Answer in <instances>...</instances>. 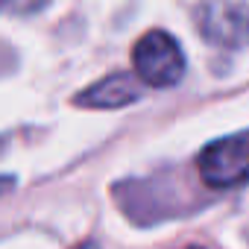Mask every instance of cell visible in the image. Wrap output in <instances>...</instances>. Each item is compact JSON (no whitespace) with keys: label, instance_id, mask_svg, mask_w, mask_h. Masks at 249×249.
Listing matches in <instances>:
<instances>
[{"label":"cell","instance_id":"cell-5","mask_svg":"<svg viewBox=\"0 0 249 249\" xmlns=\"http://www.w3.org/2000/svg\"><path fill=\"white\" fill-rule=\"evenodd\" d=\"M47 3H50V0H3L6 12H12V15H36Z\"/></svg>","mask_w":249,"mask_h":249},{"label":"cell","instance_id":"cell-1","mask_svg":"<svg viewBox=\"0 0 249 249\" xmlns=\"http://www.w3.org/2000/svg\"><path fill=\"white\" fill-rule=\"evenodd\" d=\"M132 65L150 88H170L185 76V53L179 41L164 30H150L135 41Z\"/></svg>","mask_w":249,"mask_h":249},{"label":"cell","instance_id":"cell-4","mask_svg":"<svg viewBox=\"0 0 249 249\" xmlns=\"http://www.w3.org/2000/svg\"><path fill=\"white\" fill-rule=\"evenodd\" d=\"M141 82L144 79L138 73L117 71V73H108L100 82L88 85L85 91H79L73 103L82 106V108H123V106L141 100V94H144Z\"/></svg>","mask_w":249,"mask_h":249},{"label":"cell","instance_id":"cell-7","mask_svg":"<svg viewBox=\"0 0 249 249\" xmlns=\"http://www.w3.org/2000/svg\"><path fill=\"white\" fill-rule=\"evenodd\" d=\"M182 249H202V246H182Z\"/></svg>","mask_w":249,"mask_h":249},{"label":"cell","instance_id":"cell-6","mask_svg":"<svg viewBox=\"0 0 249 249\" xmlns=\"http://www.w3.org/2000/svg\"><path fill=\"white\" fill-rule=\"evenodd\" d=\"M76 249H100V246H97V243H94V240H85V243H79V246H76Z\"/></svg>","mask_w":249,"mask_h":249},{"label":"cell","instance_id":"cell-2","mask_svg":"<svg viewBox=\"0 0 249 249\" xmlns=\"http://www.w3.org/2000/svg\"><path fill=\"white\" fill-rule=\"evenodd\" d=\"M196 170L199 179L217 191L243 185L249 179V132L229 135L208 144L196 159Z\"/></svg>","mask_w":249,"mask_h":249},{"label":"cell","instance_id":"cell-3","mask_svg":"<svg viewBox=\"0 0 249 249\" xmlns=\"http://www.w3.org/2000/svg\"><path fill=\"white\" fill-rule=\"evenodd\" d=\"M196 27L205 41L237 47L249 38V9L231 0H208L196 6Z\"/></svg>","mask_w":249,"mask_h":249}]
</instances>
